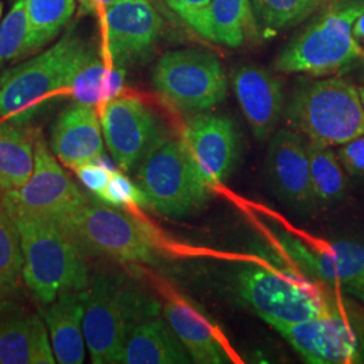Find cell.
Listing matches in <instances>:
<instances>
[{
	"label": "cell",
	"instance_id": "13",
	"mask_svg": "<svg viewBox=\"0 0 364 364\" xmlns=\"http://www.w3.org/2000/svg\"><path fill=\"white\" fill-rule=\"evenodd\" d=\"M100 21L103 57L123 68L147 55L164 28L161 15L146 0H126L111 6Z\"/></svg>",
	"mask_w": 364,
	"mask_h": 364
},
{
	"label": "cell",
	"instance_id": "7",
	"mask_svg": "<svg viewBox=\"0 0 364 364\" xmlns=\"http://www.w3.org/2000/svg\"><path fill=\"white\" fill-rule=\"evenodd\" d=\"M82 252L122 262L154 263L156 243L150 228L129 213L88 198L55 221Z\"/></svg>",
	"mask_w": 364,
	"mask_h": 364
},
{
	"label": "cell",
	"instance_id": "26",
	"mask_svg": "<svg viewBox=\"0 0 364 364\" xmlns=\"http://www.w3.org/2000/svg\"><path fill=\"white\" fill-rule=\"evenodd\" d=\"M77 9V0H26L28 39L26 55L50 43Z\"/></svg>",
	"mask_w": 364,
	"mask_h": 364
},
{
	"label": "cell",
	"instance_id": "14",
	"mask_svg": "<svg viewBox=\"0 0 364 364\" xmlns=\"http://www.w3.org/2000/svg\"><path fill=\"white\" fill-rule=\"evenodd\" d=\"M273 328L308 363H351L360 358L359 336L340 309L312 320Z\"/></svg>",
	"mask_w": 364,
	"mask_h": 364
},
{
	"label": "cell",
	"instance_id": "10",
	"mask_svg": "<svg viewBox=\"0 0 364 364\" xmlns=\"http://www.w3.org/2000/svg\"><path fill=\"white\" fill-rule=\"evenodd\" d=\"M108 151L117 166L130 171L169 134L156 109L136 96H117L100 107Z\"/></svg>",
	"mask_w": 364,
	"mask_h": 364
},
{
	"label": "cell",
	"instance_id": "35",
	"mask_svg": "<svg viewBox=\"0 0 364 364\" xmlns=\"http://www.w3.org/2000/svg\"><path fill=\"white\" fill-rule=\"evenodd\" d=\"M126 0H77L78 15H99L102 16L107 9Z\"/></svg>",
	"mask_w": 364,
	"mask_h": 364
},
{
	"label": "cell",
	"instance_id": "20",
	"mask_svg": "<svg viewBox=\"0 0 364 364\" xmlns=\"http://www.w3.org/2000/svg\"><path fill=\"white\" fill-rule=\"evenodd\" d=\"M41 316L49 332L55 362L84 363L87 343L81 291L72 290L60 294L50 304L41 306Z\"/></svg>",
	"mask_w": 364,
	"mask_h": 364
},
{
	"label": "cell",
	"instance_id": "25",
	"mask_svg": "<svg viewBox=\"0 0 364 364\" xmlns=\"http://www.w3.org/2000/svg\"><path fill=\"white\" fill-rule=\"evenodd\" d=\"M333 0H251L258 33L270 38L299 26Z\"/></svg>",
	"mask_w": 364,
	"mask_h": 364
},
{
	"label": "cell",
	"instance_id": "6",
	"mask_svg": "<svg viewBox=\"0 0 364 364\" xmlns=\"http://www.w3.org/2000/svg\"><path fill=\"white\" fill-rule=\"evenodd\" d=\"M240 297L267 324H296L338 309L336 302L302 274L282 266L250 264L237 274Z\"/></svg>",
	"mask_w": 364,
	"mask_h": 364
},
{
	"label": "cell",
	"instance_id": "39",
	"mask_svg": "<svg viewBox=\"0 0 364 364\" xmlns=\"http://www.w3.org/2000/svg\"><path fill=\"white\" fill-rule=\"evenodd\" d=\"M1 13H3V4H1V1H0V18H1Z\"/></svg>",
	"mask_w": 364,
	"mask_h": 364
},
{
	"label": "cell",
	"instance_id": "28",
	"mask_svg": "<svg viewBox=\"0 0 364 364\" xmlns=\"http://www.w3.org/2000/svg\"><path fill=\"white\" fill-rule=\"evenodd\" d=\"M23 270L21 235L13 216L0 201V294H11Z\"/></svg>",
	"mask_w": 364,
	"mask_h": 364
},
{
	"label": "cell",
	"instance_id": "34",
	"mask_svg": "<svg viewBox=\"0 0 364 364\" xmlns=\"http://www.w3.org/2000/svg\"><path fill=\"white\" fill-rule=\"evenodd\" d=\"M343 168L353 177H364V135L343 144L338 150Z\"/></svg>",
	"mask_w": 364,
	"mask_h": 364
},
{
	"label": "cell",
	"instance_id": "8",
	"mask_svg": "<svg viewBox=\"0 0 364 364\" xmlns=\"http://www.w3.org/2000/svg\"><path fill=\"white\" fill-rule=\"evenodd\" d=\"M138 185L149 207L168 218H182L201 208L210 197L181 138H166L139 164Z\"/></svg>",
	"mask_w": 364,
	"mask_h": 364
},
{
	"label": "cell",
	"instance_id": "30",
	"mask_svg": "<svg viewBox=\"0 0 364 364\" xmlns=\"http://www.w3.org/2000/svg\"><path fill=\"white\" fill-rule=\"evenodd\" d=\"M27 39L26 0H15L10 13L0 23V68L7 63L26 57Z\"/></svg>",
	"mask_w": 364,
	"mask_h": 364
},
{
	"label": "cell",
	"instance_id": "22",
	"mask_svg": "<svg viewBox=\"0 0 364 364\" xmlns=\"http://www.w3.org/2000/svg\"><path fill=\"white\" fill-rule=\"evenodd\" d=\"M164 317L196 363L223 364L230 356L207 318L180 299L164 305Z\"/></svg>",
	"mask_w": 364,
	"mask_h": 364
},
{
	"label": "cell",
	"instance_id": "38",
	"mask_svg": "<svg viewBox=\"0 0 364 364\" xmlns=\"http://www.w3.org/2000/svg\"><path fill=\"white\" fill-rule=\"evenodd\" d=\"M359 95H360V99H362V103L364 105V87L359 88Z\"/></svg>",
	"mask_w": 364,
	"mask_h": 364
},
{
	"label": "cell",
	"instance_id": "3",
	"mask_svg": "<svg viewBox=\"0 0 364 364\" xmlns=\"http://www.w3.org/2000/svg\"><path fill=\"white\" fill-rule=\"evenodd\" d=\"M21 235L22 279L39 305L65 291H81L90 281L85 254L55 223L34 215L9 212Z\"/></svg>",
	"mask_w": 364,
	"mask_h": 364
},
{
	"label": "cell",
	"instance_id": "15",
	"mask_svg": "<svg viewBox=\"0 0 364 364\" xmlns=\"http://www.w3.org/2000/svg\"><path fill=\"white\" fill-rule=\"evenodd\" d=\"M181 139L196 168L210 186L221 183L234 169L239 139L231 119L198 114L183 124Z\"/></svg>",
	"mask_w": 364,
	"mask_h": 364
},
{
	"label": "cell",
	"instance_id": "40",
	"mask_svg": "<svg viewBox=\"0 0 364 364\" xmlns=\"http://www.w3.org/2000/svg\"><path fill=\"white\" fill-rule=\"evenodd\" d=\"M146 1H151V0H146Z\"/></svg>",
	"mask_w": 364,
	"mask_h": 364
},
{
	"label": "cell",
	"instance_id": "18",
	"mask_svg": "<svg viewBox=\"0 0 364 364\" xmlns=\"http://www.w3.org/2000/svg\"><path fill=\"white\" fill-rule=\"evenodd\" d=\"M232 88L254 136L267 139L284 109L281 81L260 66L243 65L232 73Z\"/></svg>",
	"mask_w": 364,
	"mask_h": 364
},
{
	"label": "cell",
	"instance_id": "5",
	"mask_svg": "<svg viewBox=\"0 0 364 364\" xmlns=\"http://www.w3.org/2000/svg\"><path fill=\"white\" fill-rule=\"evenodd\" d=\"M291 130L306 141L343 146L364 135V105L359 90L340 77L302 82L285 109Z\"/></svg>",
	"mask_w": 364,
	"mask_h": 364
},
{
	"label": "cell",
	"instance_id": "12",
	"mask_svg": "<svg viewBox=\"0 0 364 364\" xmlns=\"http://www.w3.org/2000/svg\"><path fill=\"white\" fill-rule=\"evenodd\" d=\"M87 197L58 165L43 141L36 142L34 170L25 186L4 193L9 212L27 213L53 223L85 203Z\"/></svg>",
	"mask_w": 364,
	"mask_h": 364
},
{
	"label": "cell",
	"instance_id": "19",
	"mask_svg": "<svg viewBox=\"0 0 364 364\" xmlns=\"http://www.w3.org/2000/svg\"><path fill=\"white\" fill-rule=\"evenodd\" d=\"M105 135L95 107H66L55 119L52 130V151L63 164L76 168L105 156Z\"/></svg>",
	"mask_w": 364,
	"mask_h": 364
},
{
	"label": "cell",
	"instance_id": "17",
	"mask_svg": "<svg viewBox=\"0 0 364 364\" xmlns=\"http://www.w3.org/2000/svg\"><path fill=\"white\" fill-rule=\"evenodd\" d=\"M266 170L281 200L299 208L314 203L308 141L299 132L282 129L274 134L267 149Z\"/></svg>",
	"mask_w": 364,
	"mask_h": 364
},
{
	"label": "cell",
	"instance_id": "31",
	"mask_svg": "<svg viewBox=\"0 0 364 364\" xmlns=\"http://www.w3.org/2000/svg\"><path fill=\"white\" fill-rule=\"evenodd\" d=\"M100 201L111 207H149L147 198L139 185H135L130 178L120 171H114L102 193L97 196Z\"/></svg>",
	"mask_w": 364,
	"mask_h": 364
},
{
	"label": "cell",
	"instance_id": "16",
	"mask_svg": "<svg viewBox=\"0 0 364 364\" xmlns=\"http://www.w3.org/2000/svg\"><path fill=\"white\" fill-rule=\"evenodd\" d=\"M49 332L42 316L9 294H0V364H54Z\"/></svg>",
	"mask_w": 364,
	"mask_h": 364
},
{
	"label": "cell",
	"instance_id": "21",
	"mask_svg": "<svg viewBox=\"0 0 364 364\" xmlns=\"http://www.w3.org/2000/svg\"><path fill=\"white\" fill-rule=\"evenodd\" d=\"M191 355L166 318L154 316L135 326L127 340L120 363H191Z\"/></svg>",
	"mask_w": 364,
	"mask_h": 364
},
{
	"label": "cell",
	"instance_id": "32",
	"mask_svg": "<svg viewBox=\"0 0 364 364\" xmlns=\"http://www.w3.org/2000/svg\"><path fill=\"white\" fill-rule=\"evenodd\" d=\"M77 177L82 185L95 196H99L107 186L112 173L115 171L111 161L105 156L93 162L78 166Z\"/></svg>",
	"mask_w": 364,
	"mask_h": 364
},
{
	"label": "cell",
	"instance_id": "11",
	"mask_svg": "<svg viewBox=\"0 0 364 364\" xmlns=\"http://www.w3.org/2000/svg\"><path fill=\"white\" fill-rule=\"evenodd\" d=\"M277 239L287 258L285 264L364 304L363 242L344 239L313 250L291 235L282 232Z\"/></svg>",
	"mask_w": 364,
	"mask_h": 364
},
{
	"label": "cell",
	"instance_id": "27",
	"mask_svg": "<svg viewBox=\"0 0 364 364\" xmlns=\"http://www.w3.org/2000/svg\"><path fill=\"white\" fill-rule=\"evenodd\" d=\"M309 169L314 201L331 204L346 193V174L338 156L329 146L313 144L308 141Z\"/></svg>",
	"mask_w": 364,
	"mask_h": 364
},
{
	"label": "cell",
	"instance_id": "37",
	"mask_svg": "<svg viewBox=\"0 0 364 364\" xmlns=\"http://www.w3.org/2000/svg\"><path fill=\"white\" fill-rule=\"evenodd\" d=\"M358 63L360 64V68H362V78L364 80V45L362 46V54H360V58H359Z\"/></svg>",
	"mask_w": 364,
	"mask_h": 364
},
{
	"label": "cell",
	"instance_id": "1",
	"mask_svg": "<svg viewBox=\"0 0 364 364\" xmlns=\"http://www.w3.org/2000/svg\"><path fill=\"white\" fill-rule=\"evenodd\" d=\"M81 299L85 343L96 364L120 363L134 328L159 314L156 299L117 274H92Z\"/></svg>",
	"mask_w": 364,
	"mask_h": 364
},
{
	"label": "cell",
	"instance_id": "4",
	"mask_svg": "<svg viewBox=\"0 0 364 364\" xmlns=\"http://www.w3.org/2000/svg\"><path fill=\"white\" fill-rule=\"evenodd\" d=\"M363 13L364 0L331 1L289 41L275 60V69L326 77L358 63L362 46L353 37V25Z\"/></svg>",
	"mask_w": 364,
	"mask_h": 364
},
{
	"label": "cell",
	"instance_id": "9",
	"mask_svg": "<svg viewBox=\"0 0 364 364\" xmlns=\"http://www.w3.org/2000/svg\"><path fill=\"white\" fill-rule=\"evenodd\" d=\"M153 85L166 103L185 112H201L220 105L228 87L220 60L203 49L164 54L154 66Z\"/></svg>",
	"mask_w": 364,
	"mask_h": 364
},
{
	"label": "cell",
	"instance_id": "23",
	"mask_svg": "<svg viewBox=\"0 0 364 364\" xmlns=\"http://www.w3.org/2000/svg\"><path fill=\"white\" fill-rule=\"evenodd\" d=\"M254 28L250 0H212L197 34L227 48H239Z\"/></svg>",
	"mask_w": 364,
	"mask_h": 364
},
{
	"label": "cell",
	"instance_id": "33",
	"mask_svg": "<svg viewBox=\"0 0 364 364\" xmlns=\"http://www.w3.org/2000/svg\"><path fill=\"white\" fill-rule=\"evenodd\" d=\"M165 4L196 33L201 26L212 0H164Z\"/></svg>",
	"mask_w": 364,
	"mask_h": 364
},
{
	"label": "cell",
	"instance_id": "24",
	"mask_svg": "<svg viewBox=\"0 0 364 364\" xmlns=\"http://www.w3.org/2000/svg\"><path fill=\"white\" fill-rule=\"evenodd\" d=\"M36 162V146L21 126L0 123V191L21 189L30 180Z\"/></svg>",
	"mask_w": 364,
	"mask_h": 364
},
{
	"label": "cell",
	"instance_id": "36",
	"mask_svg": "<svg viewBox=\"0 0 364 364\" xmlns=\"http://www.w3.org/2000/svg\"><path fill=\"white\" fill-rule=\"evenodd\" d=\"M353 37L358 41H364V13L356 19L353 25Z\"/></svg>",
	"mask_w": 364,
	"mask_h": 364
},
{
	"label": "cell",
	"instance_id": "29",
	"mask_svg": "<svg viewBox=\"0 0 364 364\" xmlns=\"http://www.w3.org/2000/svg\"><path fill=\"white\" fill-rule=\"evenodd\" d=\"M109 61L91 49L70 80L68 93L81 105L102 107Z\"/></svg>",
	"mask_w": 364,
	"mask_h": 364
},
{
	"label": "cell",
	"instance_id": "2",
	"mask_svg": "<svg viewBox=\"0 0 364 364\" xmlns=\"http://www.w3.org/2000/svg\"><path fill=\"white\" fill-rule=\"evenodd\" d=\"M91 46L72 25L54 45L0 76V117L23 126L63 93L91 52Z\"/></svg>",
	"mask_w": 364,
	"mask_h": 364
}]
</instances>
